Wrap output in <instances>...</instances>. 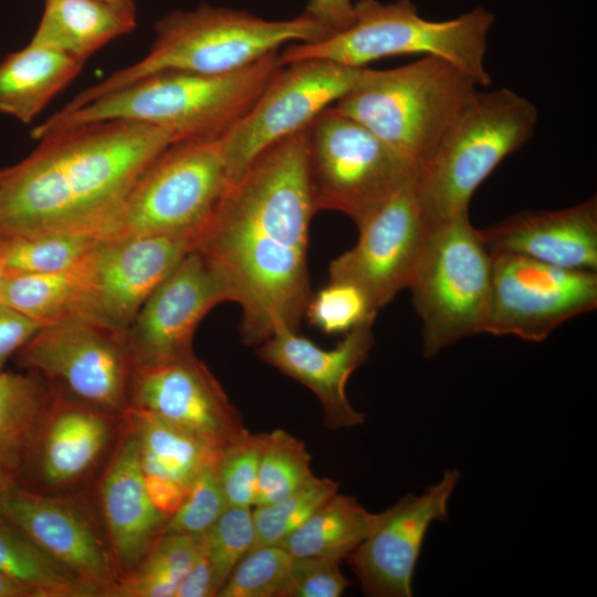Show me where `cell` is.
Returning <instances> with one entry per match:
<instances>
[{
    "mask_svg": "<svg viewBox=\"0 0 597 597\" xmlns=\"http://www.w3.org/2000/svg\"><path fill=\"white\" fill-rule=\"evenodd\" d=\"M0 169V240L48 232L107 239L133 188L177 136L129 121H103L39 138Z\"/></svg>",
    "mask_w": 597,
    "mask_h": 597,
    "instance_id": "2",
    "label": "cell"
},
{
    "mask_svg": "<svg viewBox=\"0 0 597 597\" xmlns=\"http://www.w3.org/2000/svg\"><path fill=\"white\" fill-rule=\"evenodd\" d=\"M492 254L483 333L542 342L566 321L597 307L596 271L565 269L512 253Z\"/></svg>",
    "mask_w": 597,
    "mask_h": 597,
    "instance_id": "14",
    "label": "cell"
},
{
    "mask_svg": "<svg viewBox=\"0 0 597 597\" xmlns=\"http://www.w3.org/2000/svg\"><path fill=\"white\" fill-rule=\"evenodd\" d=\"M148 53L78 93L61 112L74 111L147 75L168 71L224 74L277 52L284 44L310 43L334 30L316 17L303 14L270 21L245 11L201 6L176 11L155 25Z\"/></svg>",
    "mask_w": 597,
    "mask_h": 597,
    "instance_id": "4",
    "label": "cell"
},
{
    "mask_svg": "<svg viewBox=\"0 0 597 597\" xmlns=\"http://www.w3.org/2000/svg\"><path fill=\"white\" fill-rule=\"evenodd\" d=\"M338 491V483L328 478H315L291 495L252 509L255 543L280 545L312 514Z\"/></svg>",
    "mask_w": 597,
    "mask_h": 597,
    "instance_id": "34",
    "label": "cell"
},
{
    "mask_svg": "<svg viewBox=\"0 0 597 597\" xmlns=\"http://www.w3.org/2000/svg\"><path fill=\"white\" fill-rule=\"evenodd\" d=\"M51 396L38 375L0 371V457L22 468Z\"/></svg>",
    "mask_w": 597,
    "mask_h": 597,
    "instance_id": "29",
    "label": "cell"
},
{
    "mask_svg": "<svg viewBox=\"0 0 597 597\" xmlns=\"http://www.w3.org/2000/svg\"><path fill=\"white\" fill-rule=\"evenodd\" d=\"M374 320L349 332L331 349L289 328L277 329L256 346L263 362L310 388L323 408V423L332 430L364 423L365 415L350 405L346 384L367 359L374 345Z\"/></svg>",
    "mask_w": 597,
    "mask_h": 597,
    "instance_id": "20",
    "label": "cell"
},
{
    "mask_svg": "<svg viewBox=\"0 0 597 597\" xmlns=\"http://www.w3.org/2000/svg\"><path fill=\"white\" fill-rule=\"evenodd\" d=\"M493 23L494 15L482 8L451 20L431 21L421 18L410 0H358L346 28L316 42L291 44L279 55L282 64L323 59L353 67L394 55H434L464 72L476 85L486 86L491 77L484 57Z\"/></svg>",
    "mask_w": 597,
    "mask_h": 597,
    "instance_id": "5",
    "label": "cell"
},
{
    "mask_svg": "<svg viewBox=\"0 0 597 597\" xmlns=\"http://www.w3.org/2000/svg\"><path fill=\"white\" fill-rule=\"evenodd\" d=\"M144 475L150 501L168 519L181 505L189 486L167 478Z\"/></svg>",
    "mask_w": 597,
    "mask_h": 597,
    "instance_id": "43",
    "label": "cell"
},
{
    "mask_svg": "<svg viewBox=\"0 0 597 597\" xmlns=\"http://www.w3.org/2000/svg\"><path fill=\"white\" fill-rule=\"evenodd\" d=\"M84 62L29 43L0 61V113L29 124L80 73Z\"/></svg>",
    "mask_w": 597,
    "mask_h": 597,
    "instance_id": "24",
    "label": "cell"
},
{
    "mask_svg": "<svg viewBox=\"0 0 597 597\" xmlns=\"http://www.w3.org/2000/svg\"><path fill=\"white\" fill-rule=\"evenodd\" d=\"M376 314L359 287L348 282L329 281L312 294L304 316L322 332L339 334L368 320H375Z\"/></svg>",
    "mask_w": 597,
    "mask_h": 597,
    "instance_id": "37",
    "label": "cell"
},
{
    "mask_svg": "<svg viewBox=\"0 0 597 597\" xmlns=\"http://www.w3.org/2000/svg\"><path fill=\"white\" fill-rule=\"evenodd\" d=\"M313 202L305 128L260 153L232 182L195 248L229 280L241 306L244 344L297 331L312 290L308 233Z\"/></svg>",
    "mask_w": 597,
    "mask_h": 597,
    "instance_id": "1",
    "label": "cell"
},
{
    "mask_svg": "<svg viewBox=\"0 0 597 597\" xmlns=\"http://www.w3.org/2000/svg\"><path fill=\"white\" fill-rule=\"evenodd\" d=\"M98 1L107 3L119 11L135 15L134 0H98Z\"/></svg>",
    "mask_w": 597,
    "mask_h": 597,
    "instance_id": "47",
    "label": "cell"
},
{
    "mask_svg": "<svg viewBox=\"0 0 597 597\" xmlns=\"http://www.w3.org/2000/svg\"><path fill=\"white\" fill-rule=\"evenodd\" d=\"M21 366L54 390L92 408L123 417L133 364L125 333L73 314L43 325L18 352Z\"/></svg>",
    "mask_w": 597,
    "mask_h": 597,
    "instance_id": "11",
    "label": "cell"
},
{
    "mask_svg": "<svg viewBox=\"0 0 597 597\" xmlns=\"http://www.w3.org/2000/svg\"><path fill=\"white\" fill-rule=\"evenodd\" d=\"M234 300L221 270L191 249L148 296L125 332L133 371L193 354V335L201 320L216 305Z\"/></svg>",
    "mask_w": 597,
    "mask_h": 597,
    "instance_id": "15",
    "label": "cell"
},
{
    "mask_svg": "<svg viewBox=\"0 0 597 597\" xmlns=\"http://www.w3.org/2000/svg\"><path fill=\"white\" fill-rule=\"evenodd\" d=\"M19 471L0 457V485L17 481Z\"/></svg>",
    "mask_w": 597,
    "mask_h": 597,
    "instance_id": "46",
    "label": "cell"
},
{
    "mask_svg": "<svg viewBox=\"0 0 597 597\" xmlns=\"http://www.w3.org/2000/svg\"><path fill=\"white\" fill-rule=\"evenodd\" d=\"M265 432L248 430L228 444L217 464L218 478L229 506H253Z\"/></svg>",
    "mask_w": 597,
    "mask_h": 597,
    "instance_id": "38",
    "label": "cell"
},
{
    "mask_svg": "<svg viewBox=\"0 0 597 597\" xmlns=\"http://www.w3.org/2000/svg\"><path fill=\"white\" fill-rule=\"evenodd\" d=\"M315 478L303 441L282 429L265 432L254 505L277 502Z\"/></svg>",
    "mask_w": 597,
    "mask_h": 597,
    "instance_id": "33",
    "label": "cell"
},
{
    "mask_svg": "<svg viewBox=\"0 0 597 597\" xmlns=\"http://www.w3.org/2000/svg\"><path fill=\"white\" fill-rule=\"evenodd\" d=\"M128 408L156 416L220 452L247 431L238 409L195 354L134 370Z\"/></svg>",
    "mask_w": 597,
    "mask_h": 597,
    "instance_id": "19",
    "label": "cell"
},
{
    "mask_svg": "<svg viewBox=\"0 0 597 597\" xmlns=\"http://www.w3.org/2000/svg\"><path fill=\"white\" fill-rule=\"evenodd\" d=\"M373 72L323 59L283 64L251 109L220 138L232 182L260 153L306 128Z\"/></svg>",
    "mask_w": 597,
    "mask_h": 597,
    "instance_id": "12",
    "label": "cell"
},
{
    "mask_svg": "<svg viewBox=\"0 0 597 597\" xmlns=\"http://www.w3.org/2000/svg\"><path fill=\"white\" fill-rule=\"evenodd\" d=\"M87 256L62 272L7 274L0 303L43 325L78 314L86 290Z\"/></svg>",
    "mask_w": 597,
    "mask_h": 597,
    "instance_id": "28",
    "label": "cell"
},
{
    "mask_svg": "<svg viewBox=\"0 0 597 597\" xmlns=\"http://www.w3.org/2000/svg\"><path fill=\"white\" fill-rule=\"evenodd\" d=\"M279 51L234 72L155 73L74 111L56 112L32 130L50 133L103 121H129L172 132L178 142L221 138L254 105L283 65Z\"/></svg>",
    "mask_w": 597,
    "mask_h": 597,
    "instance_id": "3",
    "label": "cell"
},
{
    "mask_svg": "<svg viewBox=\"0 0 597 597\" xmlns=\"http://www.w3.org/2000/svg\"><path fill=\"white\" fill-rule=\"evenodd\" d=\"M353 11L350 0H311L306 8V12L326 23L334 32L352 22Z\"/></svg>",
    "mask_w": 597,
    "mask_h": 597,
    "instance_id": "44",
    "label": "cell"
},
{
    "mask_svg": "<svg viewBox=\"0 0 597 597\" xmlns=\"http://www.w3.org/2000/svg\"><path fill=\"white\" fill-rule=\"evenodd\" d=\"M0 572L34 588L41 597H94L1 516Z\"/></svg>",
    "mask_w": 597,
    "mask_h": 597,
    "instance_id": "32",
    "label": "cell"
},
{
    "mask_svg": "<svg viewBox=\"0 0 597 597\" xmlns=\"http://www.w3.org/2000/svg\"><path fill=\"white\" fill-rule=\"evenodd\" d=\"M42 326L43 324L0 303V371L6 362L18 353Z\"/></svg>",
    "mask_w": 597,
    "mask_h": 597,
    "instance_id": "41",
    "label": "cell"
},
{
    "mask_svg": "<svg viewBox=\"0 0 597 597\" xmlns=\"http://www.w3.org/2000/svg\"><path fill=\"white\" fill-rule=\"evenodd\" d=\"M293 556L281 545H261L235 565L217 597H276Z\"/></svg>",
    "mask_w": 597,
    "mask_h": 597,
    "instance_id": "36",
    "label": "cell"
},
{
    "mask_svg": "<svg viewBox=\"0 0 597 597\" xmlns=\"http://www.w3.org/2000/svg\"><path fill=\"white\" fill-rule=\"evenodd\" d=\"M122 418L51 388L28 457L34 459L44 486L62 489L88 474L107 450Z\"/></svg>",
    "mask_w": 597,
    "mask_h": 597,
    "instance_id": "23",
    "label": "cell"
},
{
    "mask_svg": "<svg viewBox=\"0 0 597 597\" xmlns=\"http://www.w3.org/2000/svg\"><path fill=\"white\" fill-rule=\"evenodd\" d=\"M476 83L434 55L391 70H374L335 107L386 144L419 178Z\"/></svg>",
    "mask_w": 597,
    "mask_h": 597,
    "instance_id": "6",
    "label": "cell"
},
{
    "mask_svg": "<svg viewBox=\"0 0 597 597\" xmlns=\"http://www.w3.org/2000/svg\"><path fill=\"white\" fill-rule=\"evenodd\" d=\"M231 184L220 138L177 142L142 175L108 238L157 235L196 244Z\"/></svg>",
    "mask_w": 597,
    "mask_h": 597,
    "instance_id": "9",
    "label": "cell"
},
{
    "mask_svg": "<svg viewBox=\"0 0 597 597\" xmlns=\"http://www.w3.org/2000/svg\"><path fill=\"white\" fill-rule=\"evenodd\" d=\"M436 224L418 178H408L356 223L358 240L331 262L329 281L356 285L378 312L409 286Z\"/></svg>",
    "mask_w": 597,
    "mask_h": 597,
    "instance_id": "13",
    "label": "cell"
},
{
    "mask_svg": "<svg viewBox=\"0 0 597 597\" xmlns=\"http://www.w3.org/2000/svg\"><path fill=\"white\" fill-rule=\"evenodd\" d=\"M536 106L509 88L474 93L457 114L418 178L436 223L469 210L473 192L534 134Z\"/></svg>",
    "mask_w": 597,
    "mask_h": 597,
    "instance_id": "7",
    "label": "cell"
},
{
    "mask_svg": "<svg viewBox=\"0 0 597 597\" xmlns=\"http://www.w3.org/2000/svg\"><path fill=\"white\" fill-rule=\"evenodd\" d=\"M0 597H41L32 587L0 572Z\"/></svg>",
    "mask_w": 597,
    "mask_h": 597,
    "instance_id": "45",
    "label": "cell"
},
{
    "mask_svg": "<svg viewBox=\"0 0 597 597\" xmlns=\"http://www.w3.org/2000/svg\"><path fill=\"white\" fill-rule=\"evenodd\" d=\"M6 275H7V272L4 270L2 256H1V253H0V291H1V287H2V284H3V281L6 279Z\"/></svg>",
    "mask_w": 597,
    "mask_h": 597,
    "instance_id": "48",
    "label": "cell"
},
{
    "mask_svg": "<svg viewBox=\"0 0 597 597\" xmlns=\"http://www.w3.org/2000/svg\"><path fill=\"white\" fill-rule=\"evenodd\" d=\"M228 506L217 465L207 468L192 481L179 509L167 519L164 533L201 535Z\"/></svg>",
    "mask_w": 597,
    "mask_h": 597,
    "instance_id": "39",
    "label": "cell"
},
{
    "mask_svg": "<svg viewBox=\"0 0 597 597\" xmlns=\"http://www.w3.org/2000/svg\"><path fill=\"white\" fill-rule=\"evenodd\" d=\"M0 516L94 597H112L119 577L105 535L81 502L12 481L0 485Z\"/></svg>",
    "mask_w": 597,
    "mask_h": 597,
    "instance_id": "16",
    "label": "cell"
},
{
    "mask_svg": "<svg viewBox=\"0 0 597 597\" xmlns=\"http://www.w3.org/2000/svg\"><path fill=\"white\" fill-rule=\"evenodd\" d=\"M201 543L210 559L219 591L235 565L254 546L255 527L251 506H228L201 534Z\"/></svg>",
    "mask_w": 597,
    "mask_h": 597,
    "instance_id": "35",
    "label": "cell"
},
{
    "mask_svg": "<svg viewBox=\"0 0 597 597\" xmlns=\"http://www.w3.org/2000/svg\"><path fill=\"white\" fill-rule=\"evenodd\" d=\"M217 593L212 566L201 543L200 535L197 556L180 582L175 597H214Z\"/></svg>",
    "mask_w": 597,
    "mask_h": 597,
    "instance_id": "42",
    "label": "cell"
},
{
    "mask_svg": "<svg viewBox=\"0 0 597 597\" xmlns=\"http://www.w3.org/2000/svg\"><path fill=\"white\" fill-rule=\"evenodd\" d=\"M479 234L490 253H512L546 264L597 271L596 196L559 210L521 211Z\"/></svg>",
    "mask_w": 597,
    "mask_h": 597,
    "instance_id": "22",
    "label": "cell"
},
{
    "mask_svg": "<svg viewBox=\"0 0 597 597\" xmlns=\"http://www.w3.org/2000/svg\"><path fill=\"white\" fill-rule=\"evenodd\" d=\"M199 545L200 535L163 533L138 565L118 580L112 597H175Z\"/></svg>",
    "mask_w": 597,
    "mask_h": 597,
    "instance_id": "30",
    "label": "cell"
},
{
    "mask_svg": "<svg viewBox=\"0 0 597 597\" xmlns=\"http://www.w3.org/2000/svg\"><path fill=\"white\" fill-rule=\"evenodd\" d=\"M379 513L355 498L335 493L282 544L293 557H348L374 528Z\"/></svg>",
    "mask_w": 597,
    "mask_h": 597,
    "instance_id": "27",
    "label": "cell"
},
{
    "mask_svg": "<svg viewBox=\"0 0 597 597\" xmlns=\"http://www.w3.org/2000/svg\"><path fill=\"white\" fill-rule=\"evenodd\" d=\"M105 238L90 232H48L0 240L7 274L52 273L81 263Z\"/></svg>",
    "mask_w": 597,
    "mask_h": 597,
    "instance_id": "31",
    "label": "cell"
},
{
    "mask_svg": "<svg viewBox=\"0 0 597 597\" xmlns=\"http://www.w3.org/2000/svg\"><path fill=\"white\" fill-rule=\"evenodd\" d=\"M136 15L98 0H46L31 43L82 62L112 40L129 33Z\"/></svg>",
    "mask_w": 597,
    "mask_h": 597,
    "instance_id": "25",
    "label": "cell"
},
{
    "mask_svg": "<svg viewBox=\"0 0 597 597\" xmlns=\"http://www.w3.org/2000/svg\"><path fill=\"white\" fill-rule=\"evenodd\" d=\"M491 286L492 254L469 210L437 223L408 286L422 324L426 358L483 333Z\"/></svg>",
    "mask_w": 597,
    "mask_h": 597,
    "instance_id": "8",
    "label": "cell"
},
{
    "mask_svg": "<svg viewBox=\"0 0 597 597\" xmlns=\"http://www.w3.org/2000/svg\"><path fill=\"white\" fill-rule=\"evenodd\" d=\"M122 425L123 434L97 494L103 532L119 579L144 558L167 521L149 499L135 439L124 420Z\"/></svg>",
    "mask_w": 597,
    "mask_h": 597,
    "instance_id": "21",
    "label": "cell"
},
{
    "mask_svg": "<svg viewBox=\"0 0 597 597\" xmlns=\"http://www.w3.org/2000/svg\"><path fill=\"white\" fill-rule=\"evenodd\" d=\"M459 480L458 470L447 469L421 494L408 493L379 513L371 532L348 556L365 595H412V576L428 528L447 519L448 502Z\"/></svg>",
    "mask_w": 597,
    "mask_h": 597,
    "instance_id": "18",
    "label": "cell"
},
{
    "mask_svg": "<svg viewBox=\"0 0 597 597\" xmlns=\"http://www.w3.org/2000/svg\"><path fill=\"white\" fill-rule=\"evenodd\" d=\"M338 561L294 557L276 597H339L349 585Z\"/></svg>",
    "mask_w": 597,
    "mask_h": 597,
    "instance_id": "40",
    "label": "cell"
},
{
    "mask_svg": "<svg viewBox=\"0 0 597 597\" xmlns=\"http://www.w3.org/2000/svg\"><path fill=\"white\" fill-rule=\"evenodd\" d=\"M195 248L184 238H107L86 259V290L78 314L125 333L138 311Z\"/></svg>",
    "mask_w": 597,
    "mask_h": 597,
    "instance_id": "17",
    "label": "cell"
},
{
    "mask_svg": "<svg viewBox=\"0 0 597 597\" xmlns=\"http://www.w3.org/2000/svg\"><path fill=\"white\" fill-rule=\"evenodd\" d=\"M305 144L316 211H338L355 223L416 177L376 135L333 105L307 125Z\"/></svg>",
    "mask_w": 597,
    "mask_h": 597,
    "instance_id": "10",
    "label": "cell"
},
{
    "mask_svg": "<svg viewBox=\"0 0 597 597\" xmlns=\"http://www.w3.org/2000/svg\"><path fill=\"white\" fill-rule=\"evenodd\" d=\"M123 420L135 439L144 474L190 486L199 473L218 464L220 451L156 416L127 408Z\"/></svg>",
    "mask_w": 597,
    "mask_h": 597,
    "instance_id": "26",
    "label": "cell"
}]
</instances>
